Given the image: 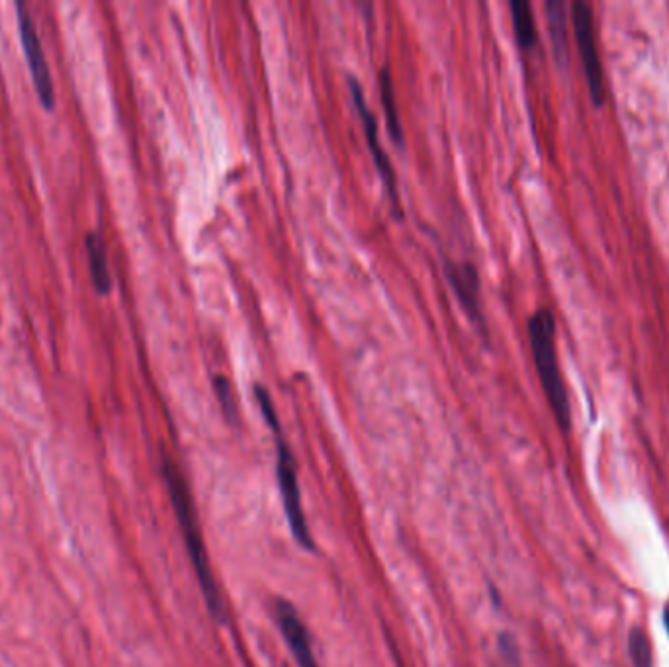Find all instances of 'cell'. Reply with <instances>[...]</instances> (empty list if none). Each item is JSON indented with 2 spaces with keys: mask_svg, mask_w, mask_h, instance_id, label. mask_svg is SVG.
Returning a JSON list of instances; mask_svg holds the SVG:
<instances>
[{
  "mask_svg": "<svg viewBox=\"0 0 669 667\" xmlns=\"http://www.w3.org/2000/svg\"><path fill=\"white\" fill-rule=\"evenodd\" d=\"M572 24H574V34H576V42H578V49H580L581 63H583V71H585V77H587L591 100L597 106H601L607 98L605 71H603V65H601L599 44H597L595 14H593V8L587 2L576 0L572 4Z\"/></svg>",
  "mask_w": 669,
  "mask_h": 667,
  "instance_id": "4",
  "label": "cell"
},
{
  "mask_svg": "<svg viewBox=\"0 0 669 667\" xmlns=\"http://www.w3.org/2000/svg\"><path fill=\"white\" fill-rule=\"evenodd\" d=\"M546 16H548V28H550V40L554 47V55L560 63L568 57L566 47V6L560 0H548L546 2Z\"/></svg>",
  "mask_w": 669,
  "mask_h": 667,
  "instance_id": "11",
  "label": "cell"
},
{
  "mask_svg": "<svg viewBox=\"0 0 669 667\" xmlns=\"http://www.w3.org/2000/svg\"><path fill=\"white\" fill-rule=\"evenodd\" d=\"M161 470H163V478H165L169 497H171L177 521H179L180 534L184 538V546H186V552L190 556L194 574H196L198 585L202 589V595L206 599L208 611L218 623H223L225 617H227V611H225L222 591H220V585H218V581L214 578V572H212L210 556H208V550L204 546L200 523H198V517H196L194 499H192V493H190V488L186 484V478H184L179 466L175 464V460L169 458V456L163 458Z\"/></svg>",
  "mask_w": 669,
  "mask_h": 667,
  "instance_id": "1",
  "label": "cell"
},
{
  "mask_svg": "<svg viewBox=\"0 0 669 667\" xmlns=\"http://www.w3.org/2000/svg\"><path fill=\"white\" fill-rule=\"evenodd\" d=\"M446 280L452 286L460 306L464 312L470 315L474 323L484 327V315H482V302H480V272L478 267L470 261H452L446 259Z\"/></svg>",
  "mask_w": 669,
  "mask_h": 667,
  "instance_id": "8",
  "label": "cell"
},
{
  "mask_svg": "<svg viewBox=\"0 0 669 667\" xmlns=\"http://www.w3.org/2000/svg\"><path fill=\"white\" fill-rule=\"evenodd\" d=\"M349 87H351V94H353V102L357 106L358 116L364 124V134H366V143H368V149H370V155L374 159V165L380 173V178L386 186V192L392 200V210H394V216L402 218V204H400V190H398V175L394 171V165L380 141V134H378V120L374 116V112L370 110L368 102H366V96H364V90L360 87V81H358L355 75L349 77Z\"/></svg>",
  "mask_w": 669,
  "mask_h": 667,
  "instance_id": "6",
  "label": "cell"
},
{
  "mask_svg": "<svg viewBox=\"0 0 669 667\" xmlns=\"http://www.w3.org/2000/svg\"><path fill=\"white\" fill-rule=\"evenodd\" d=\"M212 386H214V390H216V396H218V400H220V405H222L225 417H227L231 423H235V419H237V407H235V398H233V390H231L229 380H227L225 376H222V374H216V376L212 378Z\"/></svg>",
  "mask_w": 669,
  "mask_h": 667,
  "instance_id": "14",
  "label": "cell"
},
{
  "mask_svg": "<svg viewBox=\"0 0 669 667\" xmlns=\"http://www.w3.org/2000/svg\"><path fill=\"white\" fill-rule=\"evenodd\" d=\"M255 398L261 407V413L267 419L270 431L274 433V443H276V476H278V488L282 495L286 519L290 525L292 536L298 540L300 546L312 550L313 538L310 533V525L304 513L302 505V493H300V482H298V470H296V458L292 454V448L288 441L282 435V427L278 421L276 407L272 403V398L268 394L267 388L257 384L255 386Z\"/></svg>",
  "mask_w": 669,
  "mask_h": 667,
  "instance_id": "2",
  "label": "cell"
},
{
  "mask_svg": "<svg viewBox=\"0 0 669 667\" xmlns=\"http://www.w3.org/2000/svg\"><path fill=\"white\" fill-rule=\"evenodd\" d=\"M274 621L278 624L284 642L288 644L294 660L300 667H319L313 654L312 638L302 621L300 613L294 609L292 603L278 599L274 603Z\"/></svg>",
  "mask_w": 669,
  "mask_h": 667,
  "instance_id": "7",
  "label": "cell"
},
{
  "mask_svg": "<svg viewBox=\"0 0 669 667\" xmlns=\"http://www.w3.org/2000/svg\"><path fill=\"white\" fill-rule=\"evenodd\" d=\"M499 652L501 656L505 658V662L509 666H519V650H517V642L509 636V634H503L499 638Z\"/></svg>",
  "mask_w": 669,
  "mask_h": 667,
  "instance_id": "15",
  "label": "cell"
},
{
  "mask_svg": "<svg viewBox=\"0 0 669 667\" xmlns=\"http://www.w3.org/2000/svg\"><path fill=\"white\" fill-rule=\"evenodd\" d=\"M628 650L634 667L652 666V648L642 628H632L628 634Z\"/></svg>",
  "mask_w": 669,
  "mask_h": 667,
  "instance_id": "13",
  "label": "cell"
},
{
  "mask_svg": "<svg viewBox=\"0 0 669 667\" xmlns=\"http://www.w3.org/2000/svg\"><path fill=\"white\" fill-rule=\"evenodd\" d=\"M378 85H380V100H382V108H384L388 132H390L392 139L396 143L403 145L405 135H403L402 118H400L398 100H396V89H394L392 73H390V69L386 65L378 71Z\"/></svg>",
  "mask_w": 669,
  "mask_h": 667,
  "instance_id": "10",
  "label": "cell"
},
{
  "mask_svg": "<svg viewBox=\"0 0 669 667\" xmlns=\"http://www.w3.org/2000/svg\"><path fill=\"white\" fill-rule=\"evenodd\" d=\"M85 245H87V259H89L92 286L100 296H108L112 292L114 282H112V274H110V267H108V253H106L104 239L96 231H90V233H87Z\"/></svg>",
  "mask_w": 669,
  "mask_h": 667,
  "instance_id": "9",
  "label": "cell"
},
{
  "mask_svg": "<svg viewBox=\"0 0 669 667\" xmlns=\"http://www.w3.org/2000/svg\"><path fill=\"white\" fill-rule=\"evenodd\" d=\"M16 18H18L20 44H22V51H24L34 87L38 92V98L45 110H53L55 108V87H53L51 71L45 59L44 47H42L36 22L24 2H16Z\"/></svg>",
  "mask_w": 669,
  "mask_h": 667,
  "instance_id": "5",
  "label": "cell"
},
{
  "mask_svg": "<svg viewBox=\"0 0 669 667\" xmlns=\"http://www.w3.org/2000/svg\"><path fill=\"white\" fill-rule=\"evenodd\" d=\"M529 339L536 372L560 429H570V400L556 355V321L548 308H540L529 319Z\"/></svg>",
  "mask_w": 669,
  "mask_h": 667,
  "instance_id": "3",
  "label": "cell"
},
{
  "mask_svg": "<svg viewBox=\"0 0 669 667\" xmlns=\"http://www.w3.org/2000/svg\"><path fill=\"white\" fill-rule=\"evenodd\" d=\"M511 16H513V28L517 42L525 49H531L536 44V22L533 14V6L527 0H513L511 4Z\"/></svg>",
  "mask_w": 669,
  "mask_h": 667,
  "instance_id": "12",
  "label": "cell"
},
{
  "mask_svg": "<svg viewBox=\"0 0 669 667\" xmlns=\"http://www.w3.org/2000/svg\"><path fill=\"white\" fill-rule=\"evenodd\" d=\"M664 624H666V628H668V634H669V607L664 611Z\"/></svg>",
  "mask_w": 669,
  "mask_h": 667,
  "instance_id": "16",
  "label": "cell"
}]
</instances>
